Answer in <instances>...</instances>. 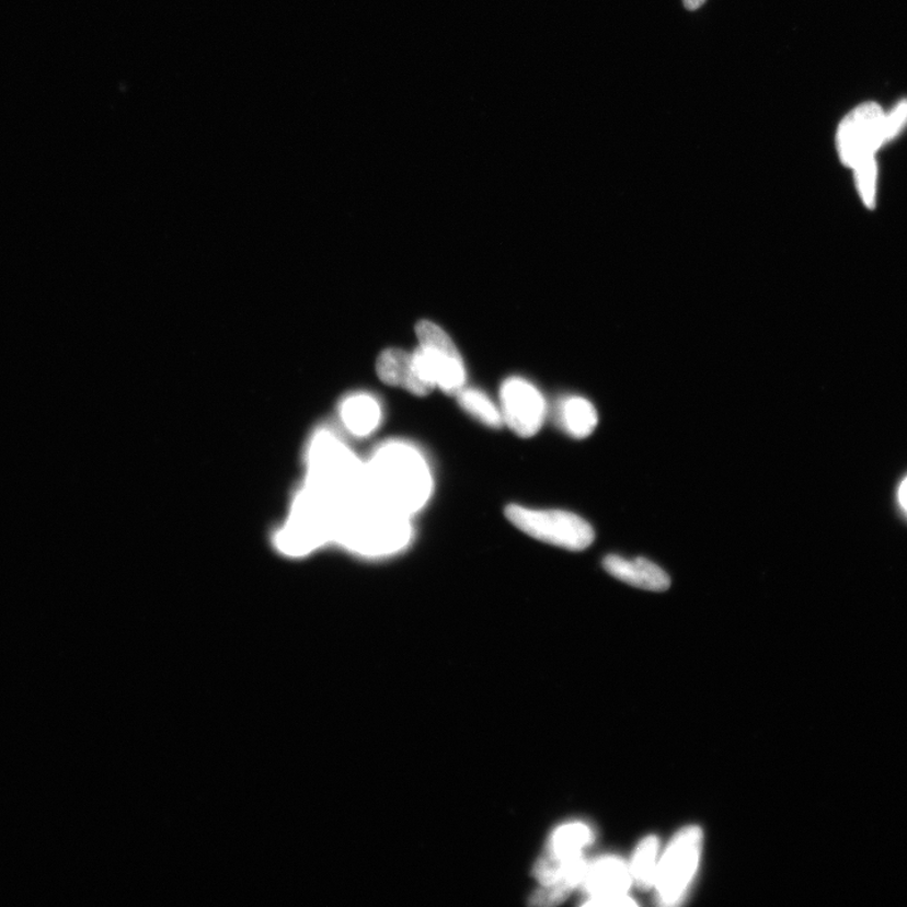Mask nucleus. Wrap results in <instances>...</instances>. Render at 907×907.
<instances>
[{
    "instance_id": "nucleus-7",
    "label": "nucleus",
    "mask_w": 907,
    "mask_h": 907,
    "mask_svg": "<svg viewBox=\"0 0 907 907\" xmlns=\"http://www.w3.org/2000/svg\"><path fill=\"white\" fill-rule=\"evenodd\" d=\"M702 848L699 827L680 830L658 864L655 887L662 905L675 906L684 900L693 879Z\"/></svg>"
},
{
    "instance_id": "nucleus-6",
    "label": "nucleus",
    "mask_w": 907,
    "mask_h": 907,
    "mask_svg": "<svg viewBox=\"0 0 907 907\" xmlns=\"http://www.w3.org/2000/svg\"><path fill=\"white\" fill-rule=\"evenodd\" d=\"M506 517L532 539L569 551H584L595 540L593 527L582 517L559 509H531L512 504Z\"/></svg>"
},
{
    "instance_id": "nucleus-16",
    "label": "nucleus",
    "mask_w": 907,
    "mask_h": 907,
    "mask_svg": "<svg viewBox=\"0 0 907 907\" xmlns=\"http://www.w3.org/2000/svg\"><path fill=\"white\" fill-rule=\"evenodd\" d=\"M461 409L479 423L491 428H500L504 425L502 411L495 405L489 394L478 389H461L457 393Z\"/></svg>"
},
{
    "instance_id": "nucleus-3",
    "label": "nucleus",
    "mask_w": 907,
    "mask_h": 907,
    "mask_svg": "<svg viewBox=\"0 0 907 907\" xmlns=\"http://www.w3.org/2000/svg\"><path fill=\"white\" fill-rule=\"evenodd\" d=\"M305 485L338 508L366 491L365 463L337 433L323 427L309 444Z\"/></svg>"
},
{
    "instance_id": "nucleus-2",
    "label": "nucleus",
    "mask_w": 907,
    "mask_h": 907,
    "mask_svg": "<svg viewBox=\"0 0 907 907\" xmlns=\"http://www.w3.org/2000/svg\"><path fill=\"white\" fill-rule=\"evenodd\" d=\"M411 517L366 491L338 510L334 542L366 559H384L405 550L413 541Z\"/></svg>"
},
{
    "instance_id": "nucleus-20",
    "label": "nucleus",
    "mask_w": 907,
    "mask_h": 907,
    "mask_svg": "<svg viewBox=\"0 0 907 907\" xmlns=\"http://www.w3.org/2000/svg\"><path fill=\"white\" fill-rule=\"evenodd\" d=\"M898 504H900L904 514L907 516V477L902 482L900 486H898Z\"/></svg>"
},
{
    "instance_id": "nucleus-8",
    "label": "nucleus",
    "mask_w": 907,
    "mask_h": 907,
    "mask_svg": "<svg viewBox=\"0 0 907 907\" xmlns=\"http://www.w3.org/2000/svg\"><path fill=\"white\" fill-rule=\"evenodd\" d=\"M884 142L885 113L875 103L856 107L839 125L837 148L846 165L854 167L860 159L875 156Z\"/></svg>"
},
{
    "instance_id": "nucleus-21",
    "label": "nucleus",
    "mask_w": 907,
    "mask_h": 907,
    "mask_svg": "<svg viewBox=\"0 0 907 907\" xmlns=\"http://www.w3.org/2000/svg\"><path fill=\"white\" fill-rule=\"evenodd\" d=\"M705 3V0H684L687 10L697 11Z\"/></svg>"
},
{
    "instance_id": "nucleus-11",
    "label": "nucleus",
    "mask_w": 907,
    "mask_h": 907,
    "mask_svg": "<svg viewBox=\"0 0 907 907\" xmlns=\"http://www.w3.org/2000/svg\"><path fill=\"white\" fill-rule=\"evenodd\" d=\"M593 831L584 823H569L553 831L548 851L539 860V868L546 876L556 879L569 864L583 856L584 848L592 842Z\"/></svg>"
},
{
    "instance_id": "nucleus-1",
    "label": "nucleus",
    "mask_w": 907,
    "mask_h": 907,
    "mask_svg": "<svg viewBox=\"0 0 907 907\" xmlns=\"http://www.w3.org/2000/svg\"><path fill=\"white\" fill-rule=\"evenodd\" d=\"M366 492L413 518L430 500L432 469L424 454L403 440L384 441L365 463Z\"/></svg>"
},
{
    "instance_id": "nucleus-14",
    "label": "nucleus",
    "mask_w": 907,
    "mask_h": 907,
    "mask_svg": "<svg viewBox=\"0 0 907 907\" xmlns=\"http://www.w3.org/2000/svg\"><path fill=\"white\" fill-rule=\"evenodd\" d=\"M559 418L562 428L571 438L585 439L598 426V411L589 400L579 397L567 398L561 402Z\"/></svg>"
},
{
    "instance_id": "nucleus-13",
    "label": "nucleus",
    "mask_w": 907,
    "mask_h": 907,
    "mask_svg": "<svg viewBox=\"0 0 907 907\" xmlns=\"http://www.w3.org/2000/svg\"><path fill=\"white\" fill-rule=\"evenodd\" d=\"M382 417L380 401L366 392L352 393L340 405L341 423L356 438L372 435L380 427Z\"/></svg>"
},
{
    "instance_id": "nucleus-9",
    "label": "nucleus",
    "mask_w": 907,
    "mask_h": 907,
    "mask_svg": "<svg viewBox=\"0 0 907 907\" xmlns=\"http://www.w3.org/2000/svg\"><path fill=\"white\" fill-rule=\"evenodd\" d=\"M500 397L504 425L525 439L540 433L546 418V400L535 384L523 377H510L503 382Z\"/></svg>"
},
{
    "instance_id": "nucleus-4",
    "label": "nucleus",
    "mask_w": 907,
    "mask_h": 907,
    "mask_svg": "<svg viewBox=\"0 0 907 907\" xmlns=\"http://www.w3.org/2000/svg\"><path fill=\"white\" fill-rule=\"evenodd\" d=\"M420 346L411 353L413 364V391L415 397H426L438 388L448 394L464 389L467 371L456 344L448 333L433 322L422 321L416 325Z\"/></svg>"
},
{
    "instance_id": "nucleus-17",
    "label": "nucleus",
    "mask_w": 907,
    "mask_h": 907,
    "mask_svg": "<svg viewBox=\"0 0 907 907\" xmlns=\"http://www.w3.org/2000/svg\"><path fill=\"white\" fill-rule=\"evenodd\" d=\"M659 842L657 837L643 839L633 857L630 873L641 888H651L655 884L658 871Z\"/></svg>"
},
{
    "instance_id": "nucleus-15",
    "label": "nucleus",
    "mask_w": 907,
    "mask_h": 907,
    "mask_svg": "<svg viewBox=\"0 0 907 907\" xmlns=\"http://www.w3.org/2000/svg\"><path fill=\"white\" fill-rule=\"evenodd\" d=\"M376 371L383 383L407 391L413 374L411 353L398 348L383 351L377 359Z\"/></svg>"
},
{
    "instance_id": "nucleus-12",
    "label": "nucleus",
    "mask_w": 907,
    "mask_h": 907,
    "mask_svg": "<svg viewBox=\"0 0 907 907\" xmlns=\"http://www.w3.org/2000/svg\"><path fill=\"white\" fill-rule=\"evenodd\" d=\"M602 566L612 577L638 589L666 592L670 586V578L666 571L643 558L625 559L618 554H610L604 559Z\"/></svg>"
},
{
    "instance_id": "nucleus-19",
    "label": "nucleus",
    "mask_w": 907,
    "mask_h": 907,
    "mask_svg": "<svg viewBox=\"0 0 907 907\" xmlns=\"http://www.w3.org/2000/svg\"><path fill=\"white\" fill-rule=\"evenodd\" d=\"M907 123V101H902L892 112L885 114V138L892 140Z\"/></svg>"
},
{
    "instance_id": "nucleus-10",
    "label": "nucleus",
    "mask_w": 907,
    "mask_h": 907,
    "mask_svg": "<svg viewBox=\"0 0 907 907\" xmlns=\"http://www.w3.org/2000/svg\"><path fill=\"white\" fill-rule=\"evenodd\" d=\"M632 873L627 864L616 857H604L593 863H587L582 886L589 895L587 906H628L635 905L625 893L630 885Z\"/></svg>"
},
{
    "instance_id": "nucleus-5",
    "label": "nucleus",
    "mask_w": 907,
    "mask_h": 907,
    "mask_svg": "<svg viewBox=\"0 0 907 907\" xmlns=\"http://www.w3.org/2000/svg\"><path fill=\"white\" fill-rule=\"evenodd\" d=\"M338 507L305 485L292 502L287 523L276 535V546L291 558L307 556L334 542Z\"/></svg>"
},
{
    "instance_id": "nucleus-18",
    "label": "nucleus",
    "mask_w": 907,
    "mask_h": 907,
    "mask_svg": "<svg viewBox=\"0 0 907 907\" xmlns=\"http://www.w3.org/2000/svg\"><path fill=\"white\" fill-rule=\"evenodd\" d=\"M853 168L856 170L857 184H859V191L863 204L868 207H873V205H875V182L877 171L875 156H869L860 159Z\"/></svg>"
}]
</instances>
